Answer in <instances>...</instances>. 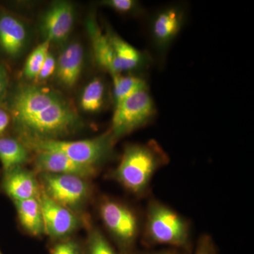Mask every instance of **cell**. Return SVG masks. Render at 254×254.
I'll use <instances>...</instances> for the list:
<instances>
[{
    "mask_svg": "<svg viewBox=\"0 0 254 254\" xmlns=\"http://www.w3.org/2000/svg\"><path fill=\"white\" fill-rule=\"evenodd\" d=\"M9 112L23 143L61 139L83 125L67 98L41 84L18 87L9 100Z\"/></svg>",
    "mask_w": 254,
    "mask_h": 254,
    "instance_id": "cell-1",
    "label": "cell"
},
{
    "mask_svg": "<svg viewBox=\"0 0 254 254\" xmlns=\"http://www.w3.org/2000/svg\"><path fill=\"white\" fill-rule=\"evenodd\" d=\"M168 162V156L156 141L128 145L113 177L134 194L144 193L155 173Z\"/></svg>",
    "mask_w": 254,
    "mask_h": 254,
    "instance_id": "cell-2",
    "label": "cell"
},
{
    "mask_svg": "<svg viewBox=\"0 0 254 254\" xmlns=\"http://www.w3.org/2000/svg\"><path fill=\"white\" fill-rule=\"evenodd\" d=\"M190 237V226L181 215L160 202H150L145 221V243L187 250Z\"/></svg>",
    "mask_w": 254,
    "mask_h": 254,
    "instance_id": "cell-3",
    "label": "cell"
},
{
    "mask_svg": "<svg viewBox=\"0 0 254 254\" xmlns=\"http://www.w3.org/2000/svg\"><path fill=\"white\" fill-rule=\"evenodd\" d=\"M116 140L111 131L81 141L62 139L24 142L23 144L35 151L56 152L78 163L98 168L113 155Z\"/></svg>",
    "mask_w": 254,
    "mask_h": 254,
    "instance_id": "cell-4",
    "label": "cell"
},
{
    "mask_svg": "<svg viewBox=\"0 0 254 254\" xmlns=\"http://www.w3.org/2000/svg\"><path fill=\"white\" fill-rule=\"evenodd\" d=\"M156 108L148 89L137 92L115 105L110 131L115 140L145 127L154 118Z\"/></svg>",
    "mask_w": 254,
    "mask_h": 254,
    "instance_id": "cell-5",
    "label": "cell"
},
{
    "mask_svg": "<svg viewBox=\"0 0 254 254\" xmlns=\"http://www.w3.org/2000/svg\"><path fill=\"white\" fill-rule=\"evenodd\" d=\"M100 214L105 227L120 247L122 254H130L138 233L136 214L127 205L112 200L102 202Z\"/></svg>",
    "mask_w": 254,
    "mask_h": 254,
    "instance_id": "cell-6",
    "label": "cell"
},
{
    "mask_svg": "<svg viewBox=\"0 0 254 254\" xmlns=\"http://www.w3.org/2000/svg\"><path fill=\"white\" fill-rule=\"evenodd\" d=\"M40 182L48 197L71 210L83 205L90 195L89 185L81 177L41 173Z\"/></svg>",
    "mask_w": 254,
    "mask_h": 254,
    "instance_id": "cell-7",
    "label": "cell"
},
{
    "mask_svg": "<svg viewBox=\"0 0 254 254\" xmlns=\"http://www.w3.org/2000/svg\"><path fill=\"white\" fill-rule=\"evenodd\" d=\"M186 11L180 4L170 5L159 10L150 23V37L155 50L160 55L167 53L181 32Z\"/></svg>",
    "mask_w": 254,
    "mask_h": 254,
    "instance_id": "cell-8",
    "label": "cell"
},
{
    "mask_svg": "<svg viewBox=\"0 0 254 254\" xmlns=\"http://www.w3.org/2000/svg\"><path fill=\"white\" fill-rule=\"evenodd\" d=\"M75 21L74 6L69 1H57L42 15L39 28L44 41L63 43L67 39Z\"/></svg>",
    "mask_w": 254,
    "mask_h": 254,
    "instance_id": "cell-9",
    "label": "cell"
},
{
    "mask_svg": "<svg viewBox=\"0 0 254 254\" xmlns=\"http://www.w3.org/2000/svg\"><path fill=\"white\" fill-rule=\"evenodd\" d=\"M38 200L46 232L53 240L67 239L80 226L79 219L72 210L51 199L42 190Z\"/></svg>",
    "mask_w": 254,
    "mask_h": 254,
    "instance_id": "cell-10",
    "label": "cell"
},
{
    "mask_svg": "<svg viewBox=\"0 0 254 254\" xmlns=\"http://www.w3.org/2000/svg\"><path fill=\"white\" fill-rule=\"evenodd\" d=\"M84 52L81 43L72 41L63 47L57 59L55 76L60 86L71 89L76 86L83 71Z\"/></svg>",
    "mask_w": 254,
    "mask_h": 254,
    "instance_id": "cell-11",
    "label": "cell"
},
{
    "mask_svg": "<svg viewBox=\"0 0 254 254\" xmlns=\"http://www.w3.org/2000/svg\"><path fill=\"white\" fill-rule=\"evenodd\" d=\"M36 153L34 166L40 173L73 175L86 180L97 173L95 167L78 163L61 153L50 151Z\"/></svg>",
    "mask_w": 254,
    "mask_h": 254,
    "instance_id": "cell-12",
    "label": "cell"
},
{
    "mask_svg": "<svg viewBox=\"0 0 254 254\" xmlns=\"http://www.w3.org/2000/svg\"><path fill=\"white\" fill-rule=\"evenodd\" d=\"M28 31L24 23L14 15L0 14V49L11 58L22 54L28 43Z\"/></svg>",
    "mask_w": 254,
    "mask_h": 254,
    "instance_id": "cell-13",
    "label": "cell"
},
{
    "mask_svg": "<svg viewBox=\"0 0 254 254\" xmlns=\"http://www.w3.org/2000/svg\"><path fill=\"white\" fill-rule=\"evenodd\" d=\"M86 28L91 41L93 56L98 66L111 76L121 73L109 39L100 28L94 13H91L87 17Z\"/></svg>",
    "mask_w": 254,
    "mask_h": 254,
    "instance_id": "cell-14",
    "label": "cell"
},
{
    "mask_svg": "<svg viewBox=\"0 0 254 254\" xmlns=\"http://www.w3.org/2000/svg\"><path fill=\"white\" fill-rule=\"evenodd\" d=\"M1 186L14 201L38 198L41 192L35 175L22 167L6 172Z\"/></svg>",
    "mask_w": 254,
    "mask_h": 254,
    "instance_id": "cell-15",
    "label": "cell"
},
{
    "mask_svg": "<svg viewBox=\"0 0 254 254\" xmlns=\"http://www.w3.org/2000/svg\"><path fill=\"white\" fill-rule=\"evenodd\" d=\"M105 34L113 48L120 73L140 69L147 65L148 56L124 40L108 25L105 26Z\"/></svg>",
    "mask_w": 254,
    "mask_h": 254,
    "instance_id": "cell-16",
    "label": "cell"
},
{
    "mask_svg": "<svg viewBox=\"0 0 254 254\" xmlns=\"http://www.w3.org/2000/svg\"><path fill=\"white\" fill-rule=\"evenodd\" d=\"M14 203L20 223L29 235L38 237L46 232L38 198L14 201Z\"/></svg>",
    "mask_w": 254,
    "mask_h": 254,
    "instance_id": "cell-17",
    "label": "cell"
},
{
    "mask_svg": "<svg viewBox=\"0 0 254 254\" xmlns=\"http://www.w3.org/2000/svg\"><path fill=\"white\" fill-rule=\"evenodd\" d=\"M106 83L101 77L93 78L82 90L79 106L87 113H98L104 108L107 101Z\"/></svg>",
    "mask_w": 254,
    "mask_h": 254,
    "instance_id": "cell-18",
    "label": "cell"
},
{
    "mask_svg": "<svg viewBox=\"0 0 254 254\" xmlns=\"http://www.w3.org/2000/svg\"><path fill=\"white\" fill-rule=\"evenodd\" d=\"M29 159L28 148L14 138L0 137V162L5 172L22 167Z\"/></svg>",
    "mask_w": 254,
    "mask_h": 254,
    "instance_id": "cell-19",
    "label": "cell"
},
{
    "mask_svg": "<svg viewBox=\"0 0 254 254\" xmlns=\"http://www.w3.org/2000/svg\"><path fill=\"white\" fill-rule=\"evenodd\" d=\"M111 77L113 79L115 105L119 104L137 92L148 89L146 81L139 76L119 73L112 75Z\"/></svg>",
    "mask_w": 254,
    "mask_h": 254,
    "instance_id": "cell-20",
    "label": "cell"
},
{
    "mask_svg": "<svg viewBox=\"0 0 254 254\" xmlns=\"http://www.w3.org/2000/svg\"><path fill=\"white\" fill-rule=\"evenodd\" d=\"M50 44L49 41H43L28 55L23 68V75L26 79L36 80L49 52Z\"/></svg>",
    "mask_w": 254,
    "mask_h": 254,
    "instance_id": "cell-21",
    "label": "cell"
},
{
    "mask_svg": "<svg viewBox=\"0 0 254 254\" xmlns=\"http://www.w3.org/2000/svg\"><path fill=\"white\" fill-rule=\"evenodd\" d=\"M84 254H118L99 230H92L88 235Z\"/></svg>",
    "mask_w": 254,
    "mask_h": 254,
    "instance_id": "cell-22",
    "label": "cell"
},
{
    "mask_svg": "<svg viewBox=\"0 0 254 254\" xmlns=\"http://www.w3.org/2000/svg\"><path fill=\"white\" fill-rule=\"evenodd\" d=\"M100 4L123 14H139L142 11L141 4L135 0H104Z\"/></svg>",
    "mask_w": 254,
    "mask_h": 254,
    "instance_id": "cell-23",
    "label": "cell"
},
{
    "mask_svg": "<svg viewBox=\"0 0 254 254\" xmlns=\"http://www.w3.org/2000/svg\"><path fill=\"white\" fill-rule=\"evenodd\" d=\"M50 254H84V249L76 240L65 239L52 248Z\"/></svg>",
    "mask_w": 254,
    "mask_h": 254,
    "instance_id": "cell-24",
    "label": "cell"
},
{
    "mask_svg": "<svg viewBox=\"0 0 254 254\" xmlns=\"http://www.w3.org/2000/svg\"><path fill=\"white\" fill-rule=\"evenodd\" d=\"M56 64L57 59L53 53L49 50L36 81L38 83H42L49 79L53 74H55Z\"/></svg>",
    "mask_w": 254,
    "mask_h": 254,
    "instance_id": "cell-25",
    "label": "cell"
},
{
    "mask_svg": "<svg viewBox=\"0 0 254 254\" xmlns=\"http://www.w3.org/2000/svg\"><path fill=\"white\" fill-rule=\"evenodd\" d=\"M193 254H217L216 249L211 237L208 235H203L200 237Z\"/></svg>",
    "mask_w": 254,
    "mask_h": 254,
    "instance_id": "cell-26",
    "label": "cell"
},
{
    "mask_svg": "<svg viewBox=\"0 0 254 254\" xmlns=\"http://www.w3.org/2000/svg\"><path fill=\"white\" fill-rule=\"evenodd\" d=\"M9 78L6 68L0 64V105L4 103L9 89Z\"/></svg>",
    "mask_w": 254,
    "mask_h": 254,
    "instance_id": "cell-27",
    "label": "cell"
},
{
    "mask_svg": "<svg viewBox=\"0 0 254 254\" xmlns=\"http://www.w3.org/2000/svg\"><path fill=\"white\" fill-rule=\"evenodd\" d=\"M11 117L9 110H6L0 105V137L6 131L11 123Z\"/></svg>",
    "mask_w": 254,
    "mask_h": 254,
    "instance_id": "cell-28",
    "label": "cell"
},
{
    "mask_svg": "<svg viewBox=\"0 0 254 254\" xmlns=\"http://www.w3.org/2000/svg\"><path fill=\"white\" fill-rule=\"evenodd\" d=\"M144 254H179L176 250H163L160 252H151V253H147Z\"/></svg>",
    "mask_w": 254,
    "mask_h": 254,
    "instance_id": "cell-29",
    "label": "cell"
},
{
    "mask_svg": "<svg viewBox=\"0 0 254 254\" xmlns=\"http://www.w3.org/2000/svg\"><path fill=\"white\" fill-rule=\"evenodd\" d=\"M0 254H2V253L1 252V251H0Z\"/></svg>",
    "mask_w": 254,
    "mask_h": 254,
    "instance_id": "cell-30",
    "label": "cell"
}]
</instances>
